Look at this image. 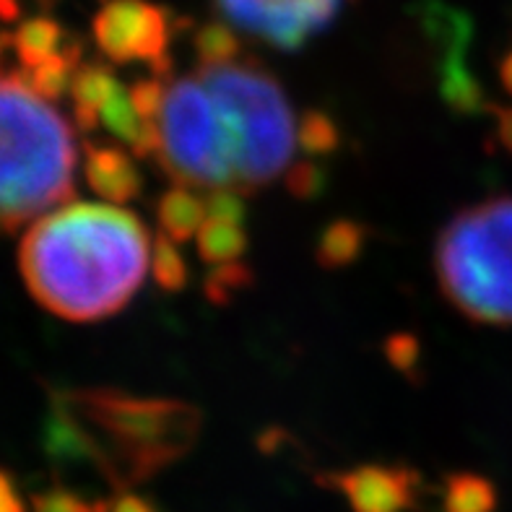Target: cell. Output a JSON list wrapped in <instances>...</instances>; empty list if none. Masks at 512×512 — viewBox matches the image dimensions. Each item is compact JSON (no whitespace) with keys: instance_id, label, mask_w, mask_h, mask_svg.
<instances>
[{"instance_id":"6da1fadb","label":"cell","mask_w":512,"mask_h":512,"mask_svg":"<svg viewBox=\"0 0 512 512\" xmlns=\"http://www.w3.org/2000/svg\"><path fill=\"white\" fill-rule=\"evenodd\" d=\"M149 232L115 203H68L24 234L21 276L39 305L73 323L125 310L149 271Z\"/></svg>"},{"instance_id":"7a4b0ae2","label":"cell","mask_w":512,"mask_h":512,"mask_svg":"<svg viewBox=\"0 0 512 512\" xmlns=\"http://www.w3.org/2000/svg\"><path fill=\"white\" fill-rule=\"evenodd\" d=\"M198 435L193 403L84 388L52 396L45 450L52 461L89 463L123 492L188 455Z\"/></svg>"},{"instance_id":"3957f363","label":"cell","mask_w":512,"mask_h":512,"mask_svg":"<svg viewBox=\"0 0 512 512\" xmlns=\"http://www.w3.org/2000/svg\"><path fill=\"white\" fill-rule=\"evenodd\" d=\"M73 130L19 73L0 76V234L16 232L76 190Z\"/></svg>"},{"instance_id":"277c9868","label":"cell","mask_w":512,"mask_h":512,"mask_svg":"<svg viewBox=\"0 0 512 512\" xmlns=\"http://www.w3.org/2000/svg\"><path fill=\"white\" fill-rule=\"evenodd\" d=\"M198 76L214 97L234 190L258 193L284 175L297 146L294 110L284 86L258 60L198 65Z\"/></svg>"},{"instance_id":"5b68a950","label":"cell","mask_w":512,"mask_h":512,"mask_svg":"<svg viewBox=\"0 0 512 512\" xmlns=\"http://www.w3.org/2000/svg\"><path fill=\"white\" fill-rule=\"evenodd\" d=\"M435 273L455 310L481 325H512V195L461 208L437 234Z\"/></svg>"},{"instance_id":"8992f818","label":"cell","mask_w":512,"mask_h":512,"mask_svg":"<svg viewBox=\"0 0 512 512\" xmlns=\"http://www.w3.org/2000/svg\"><path fill=\"white\" fill-rule=\"evenodd\" d=\"M156 159L175 185L208 193L234 190L219 112L198 71L167 86Z\"/></svg>"},{"instance_id":"52a82bcc","label":"cell","mask_w":512,"mask_h":512,"mask_svg":"<svg viewBox=\"0 0 512 512\" xmlns=\"http://www.w3.org/2000/svg\"><path fill=\"white\" fill-rule=\"evenodd\" d=\"M182 24L180 16L151 0H104L91 21V34L110 63H143L156 76L169 78V47Z\"/></svg>"},{"instance_id":"ba28073f","label":"cell","mask_w":512,"mask_h":512,"mask_svg":"<svg viewBox=\"0 0 512 512\" xmlns=\"http://www.w3.org/2000/svg\"><path fill=\"white\" fill-rule=\"evenodd\" d=\"M232 26L284 52H297L338 19L346 0H216Z\"/></svg>"},{"instance_id":"9c48e42d","label":"cell","mask_w":512,"mask_h":512,"mask_svg":"<svg viewBox=\"0 0 512 512\" xmlns=\"http://www.w3.org/2000/svg\"><path fill=\"white\" fill-rule=\"evenodd\" d=\"M320 484L344 494L351 512H409L422 492V476L409 466H367L320 476Z\"/></svg>"},{"instance_id":"30bf717a","label":"cell","mask_w":512,"mask_h":512,"mask_svg":"<svg viewBox=\"0 0 512 512\" xmlns=\"http://www.w3.org/2000/svg\"><path fill=\"white\" fill-rule=\"evenodd\" d=\"M84 177L107 203H130L143 193V177L133 154L110 141L84 143Z\"/></svg>"},{"instance_id":"8fae6325","label":"cell","mask_w":512,"mask_h":512,"mask_svg":"<svg viewBox=\"0 0 512 512\" xmlns=\"http://www.w3.org/2000/svg\"><path fill=\"white\" fill-rule=\"evenodd\" d=\"M120 81L107 63H81L71 84L73 123L78 130L91 133L99 125V112L107 99L120 89Z\"/></svg>"},{"instance_id":"7c38bea8","label":"cell","mask_w":512,"mask_h":512,"mask_svg":"<svg viewBox=\"0 0 512 512\" xmlns=\"http://www.w3.org/2000/svg\"><path fill=\"white\" fill-rule=\"evenodd\" d=\"M208 219L206 198H198L193 188L175 185V188L164 190L162 198L156 201V221L162 227V234L169 240L188 242L198 237Z\"/></svg>"},{"instance_id":"4fadbf2b","label":"cell","mask_w":512,"mask_h":512,"mask_svg":"<svg viewBox=\"0 0 512 512\" xmlns=\"http://www.w3.org/2000/svg\"><path fill=\"white\" fill-rule=\"evenodd\" d=\"M84 45L78 39H68L60 52H55L45 63L34 65V68H21L19 76L37 97L47 102H58L65 91H71L73 76H76L78 65L84 63Z\"/></svg>"},{"instance_id":"5bb4252c","label":"cell","mask_w":512,"mask_h":512,"mask_svg":"<svg viewBox=\"0 0 512 512\" xmlns=\"http://www.w3.org/2000/svg\"><path fill=\"white\" fill-rule=\"evenodd\" d=\"M440 65V94L450 110L458 115H481V112H492V104L481 89L479 78L468 71L466 55H453V58L442 60Z\"/></svg>"},{"instance_id":"9a60e30c","label":"cell","mask_w":512,"mask_h":512,"mask_svg":"<svg viewBox=\"0 0 512 512\" xmlns=\"http://www.w3.org/2000/svg\"><path fill=\"white\" fill-rule=\"evenodd\" d=\"M367 245V227L354 219H336L320 232L315 260L325 271H341V268L357 263Z\"/></svg>"},{"instance_id":"2e32d148","label":"cell","mask_w":512,"mask_h":512,"mask_svg":"<svg viewBox=\"0 0 512 512\" xmlns=\"http://www.w3.org/2000/svg\"><path fill=\"white\" fill-rule=\"evenodd\" d=\"M68 42L63 26L50 16H37L19 26V32L13 34V50L21 60V68H34L45 63L55 52H60Z\"/></svg>"},{"instance_id":"e0dca14e","label":"cell","mask_w":512,"mask_h":512,"mask_svg":"<svg viewBox=\"0 0 512 512\" xmlns=\"http://www.w3.org/2000/svg\"><path fill=\"white\" fill-rule=\"evenodd\" d=\"M198 255L208 266H221V263H234L242 260L247 253V232L245 224H232V221L206 219L203 229L195 237Z\"/></svg>"},{"instance_id":"ac0fdd59","label":"cell","mask_w":512,"mask_h":512,"mask_svg":"<svg viewBox=\"0 0 512 512\" xmlns=\"http://www.w3.org/2000/svg\"><path fill=\"white\" fill-rule=\"evenodd\" d=\"M445 512H494L497 510V489L487 476L450 474L445 479Z\"/></svg>"},{"instance_id":"d6986e66","label":"cell","mask_w":512,"mask_h":512,"mask_svg":"<svg viewBox=\"0 0 512 512\" xmlns=\"http://www.w3.org/2000/svg\"><path fill=\"white\" fill-rule=\"evenodd\" d=\"M195 52L201 65H224L240 60L242 42L232 26L224 21H208L193 37Z\"/></svg>"},{"instance_id":"ffe728a7","label":"cell","mask_w":512,"mask_h":512,"mask_svg":"<svg viewBox=\"0 0 512 512\" xmlns=\"http://www.w3.org/2000/svg\"><path fill=\"white\" fill-rule=\"evenodd\" d=\"M297 143L310 159H320V156L333 154L341 146V128L328 112L307 110L299 120Z\"/></svg>"},{"instance_id":"44dd1931","label":"cell","mask_w":512,"mask_h":512,"mask_svg":"<svg viewBox=\"0 0 512 512\" xmlns=\"http://www.w3.org/2000/svg\"><path fill=\"white\" fill-rule=\"evenodd\" d=\"M151 268H154V281L164 292H185V286L190 284V268L188 260L182 258L180 253V242L169 240L167 234H159L154 240Z\"/></svg>"},{"instance_id":"7402d4cb","label":"cell","mask_w":512,"mask_h":512,"mask_svg":"<svg viewBox=\"0 0 512 512\" xmlns=\"http://www.w3.org/2000/svg\"><path fill=\"white\" fill-rule=\"evenodd\" d=\"M255 273L253 268L234 260V263H221V266H211L206 281H203V292L214 305H229L242 289L253 286Z\"/></svg>"},{"instance_id":"603a6c76","label":"cell","mask_w":512,"mask_h":512,"mask_svg":"<svg viewBox=\"0 0 512 512\" xmlns=\"http://www.w3.org/2000/svg\"><path fill=\"white\" fill-rule=\"evenodd\" d=\"M286 190L297 198V201H315L325 190V169L318 164V159H305V162H294L286 169Z\"/></svg>"},{"instance_id":"cb8c5ba5","label":"cell","mask_w":512,"mask_h":512,"mask_svg":"<svg viewBox=\"0 0 512 512\" xmlns=\"http://www.w3.org/2000/svg\"><path fill=\"white\" fill-rule=\"evenodd\" d=\"M104 500H84L81 494L65 487H52L34 494L32 512H102Z\"/></svg>"},{"instance_id":"d4e9b609","label":"cell","mask_w":512,"mask_h":512,"mask_svg":"<svg viewBox=\"0 0 512 512\" xmlns=\"http://www.w3.org/2000/svg\"><path fill=\"white\" fill-rule=\"evenodd\" d=\"M208 219L232 221V224H245L247 206L242 201L240 190H211L206 198Z\"/></svg>"},{"instance_id":"484cf974","label":"cell","mask_w":512,"mask_h":512,"mask_svg":"<svg viewBox=\"0 0 512 512\" xmlns=\"http://www.w3.org/2000/svg\"><path fill=\"white\" fill-rule=\"evenodd\" d=\"M385 354H388L390 364L396 367V370L411 372L419 367V357H422V344L416 341L411 333H396V336L388 338V344H385Z\"/></svg>"},{"instance_id":"4316f807","label":"cell","mask_w":512,"mask_h":512,"mask_svg":"<svg viewBox=\"0 0 512 512\" xmlns=\"http://www.w3.org/2000/svg\"><path fill=\"white\" fill-rule=\"evenodd\" d=\"M102 512H162V510H159L149 497L130 492V489H123V492H117L112 500H104Z\"/></svg>"},{"instance_id":"83f0119b","label":"cell","mask_w":512,"mask_h":512,"mask_svg":"<svg viewBox=\"0 0 512 512\" xmlns=\"http://www.w3.org/2000/svg\"><path fill=\"white\" fill-rule=\"evenodd\" d=\"M494 115V130H497V141L505 151L512 154V107L505 104H492Z\"/></svg>"},{"instance_id":"f1b7e54d","label":"cell","mask_w":512,"mask_h":512,"mask_svg":"<svg viewBox=\"0 0 512 512\" xmlns=\"http://www.w3.org/2000/svg\"><path fill=\"white\" fill-rule=\"evenodd\" d=\"M0 512H26L24 502L13 489V481L3 471H0Z\"/></svg>"},{"instance_id":"f546056e","label":"cell","mask_w":512,"mask_h":512,"mask_svg":"<svg viewBox=\"0 0 512 512\" xmlns=\"http://www.w3.org/2000/svg\"><path fill=\"white\" fill-rule=\"evenodd\" d=\"M497 76H500V86L512 97V45L507 47L505 55L497 63Z\"/></svg>"},{"instance_id":"4dcf8cb0","label":"cell","mask_w":512,"mask_h":512,"mask_svg":"<svg viewBox=\"0 0 512 512\" xmlns=\"http://www.w3.org/2000/svg\"><path fill=\"white\" fill-rule=\"evenodd\" d=\"M19 16V0H0V21H16Z\"/></svg>"}]
</instances>
